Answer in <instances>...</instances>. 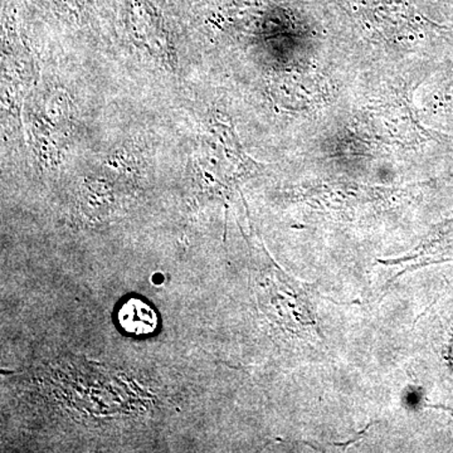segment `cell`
Returning <instances> with one entry per match:
<instances>
[{"label": "cell", "mask_w": 453, "mask_h": 453, "mask_svg": "<svg viewBox=\"0 0 453 453\" xmlns=\"http://www.w3.org/2000/svg\"><path fill=\"white\" fill-rule=\"evenodd\" d=\"M129 29L134 41L155 58L173 67L174 50L162 18L149 0H130Z\"/></svg>", "instance_id": "obj_1"}, {"label": "cell", "mask_w": 453, "mask_h": 453, "mask_svg": "<svg viewBox=\"0 0 453 453\" xmlns=\"http://www.w3.org/2000/svg\"><path fill=\"white\" fill-rule=\"evenodd\" d=\"M449 357H451V363L453 365V342L451 344V354H449Z\"/></svg>", "instance_id": "obj_5"}, {"label": "cell", "mask_w": 453, "mask_h": 453, "mask_svg": "<svg viewBox=\"0 0 453 453\" xmlns=\"http://www.w3.org/2000/svg\"><path fill=\"white\" fill-rule=\"evenodd\" d=\"M119 320L127 332L139 335L153 333L157 325L154 310L140 300L127 301L119 312Z\"/></svg>", "instance_id": "obj_3"}, {"label": "cell", "mask_w": 453, "mask_h": 453, "mask_svg": "<svg viewBox=\"0 0 453 453\" xmlns=\"http://www.w3.org/2000/svg\"><path fill=\"white\" fill-rule=\"evenodd\" d=\"M70 111L67 97L62 92L50 91L43 95L33 110V133L42 150L58 148L59 140H65Z\"/></svg>", "instance_id": "obj_2"}, {"label": "cell", "mask_w": 453, "mask_h": 453, "mask_svg": "<svg viewBox=\"0 0 453 453\" xmlns=\"http://www.w3.org/2000/svg\"><path fill=\"white\" fill-rule=\"evenodd\" d=\"M111 189L105 183L101 181H92L85 186L82 193L83 208L85 211L98 216L97 213L107 214L109 213L111 207Z\"/></svg>", "instance_id": "obj_4"}]
</instances>
